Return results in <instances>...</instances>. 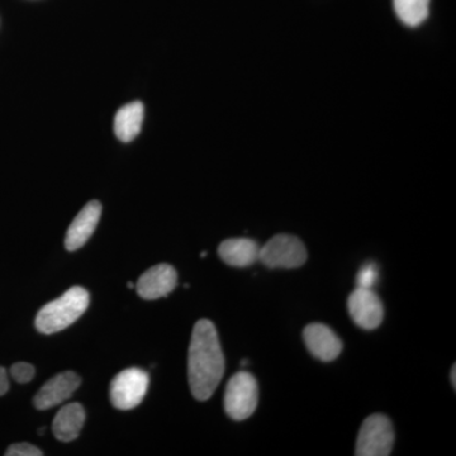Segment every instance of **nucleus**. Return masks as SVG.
Instances as JSON below:
<instances>
[{
	"mask_svg": "<svg viewBox=\"0 0 456 456\" xmlns=\"http://www.w3.org/2000/svg\"><path fill=\"white\" fill-rule=\"evenodd\" d=\"M224 374V355L217 330L202 318L194 325L188 354V379L197 401H207L217 389Z\"/></svg>",
	"mask_w": 456,
	"mask_h": 456,
	"instance_id": "nucleus-1",
	"label": "nucleus"
},
{
	"mask_svg": "<svg viewBox=\"0 0 456 456\" xmlns=\"http://www.w3.org/2000/svg\"><path fill=\"white\" fill-rule=\"evenodd\" d=\"M89 302L90 297L86 288H70L55 301L41 308L36 316V329L45 335L62 331L86 314Z\"/></svg>",
	"mask_w": 456,
	"mask_h": 456,
	"instance_id": "nucleus-2",
	"label": "nucleus"
},
{
	"mask_svg": "<svg viewBox=\"0 0 456 456\" xmlns=\"http://www.w3.org/2000/svg\"><path fill=\"white\" fill-rule=\"evenodd\" d=\"M259 387L253 374L239 371L228 380L224 392V411L235 421L248 419L257 407Z\"/></svg>",
	"mask_w": 456,
	"mask_h": 456,
	"instance_id": "nucleus-3",
	"label": "nucleus"
},
{
	"mask_svg": "<svg viewBox=\"0 0 456 456\" xmlns=\"http://www.w3.org/2000/svg\"><path fill=\"white\" fill-rule=\"evenodd\" d=\"M305 244L298 237L277 235L260 246L259 261L270 269H296L307 261Z\"/></svg>",
	"mask_w": 456,
	"mask_h": 456,
	"instance_id": "nucleus-4",
	"label": "nucleus"
},
{
	"mask_svg": "<svg viewBox=\"0 0 456 456\" xmlns=\"http://www.w3.org/2000/svg\"><path fill=\"white\" fill-rule=\"evenodd\" d=\"M395 443L391 419L379 413L369 416L359 431L355 455L388 456Z\"/></svg>",
	"mask_w": 456,
	"mask_h": 456,
	"instance_id": "nucleus-5",
	"label": "nucleus"
},
{
	"mask_svg": "<svg viewBox=\"0 0 456 456\" xmlns=\"http://www.w3.org/2000/svg\"><path fill=\"white\" fill-rule=\"evenodd\" d=\"M149 374L139 368H128L113 378L110 402L117 410L130 411L139 406L149 388Z\"/></svg>",
	"mask_w": 456,
	"mask_h": 456,
	"instance_id": "nucleus-6",
	"label": "nucleus"
},
{
	"mask_svg": "<svg viewBox=\"0 0 456 456\" xmlns=\"http://www.w3.org/2000/svg\"><path fill=\"white\" fill-rule=\"evenodd\" d=\"M347 308L354 322L364 330H375L382 325L384 308L373 289L356 288L347 299Z\"/></svg>",
	"mask_w": 456,
	"mask_h": 456,
	"instance_id": "nucleus-7",
	"label": "nucleus"
},
{
	"mask_svg": "<svg viewBox=\"0 0 456 456\" xmlns=\"http://www.w3.org/2000/svg\"><path fill=\"white\" fill-rule=\"evenodd\" d=\"M178 285V273L169 264H159L141 275L136 284L137 293L147 301L163 298Z\"/></svg>",
	"mask_w": 456,
	"mask_h": 456,
	"instance_id": "nucleus-8",
	"label": "nucleus"
},
{
	"mask_svg": "<svg viewBox=\"0 0 456 456\" xmlns=\"http://www.w3.org/2000/svg\"><path fill=\"white\" fill-rule=\"evenodd\" d=\"M80 384L82 378L74 371L57 374L41 387L40 391L33 398V404L40 411L50 410L70 398L79 388Z\"/></svg>",
	"mask_w": 456,
	"mask_h": 456,
	"instance_id": "nucleus-9",
	"label": "nucleus"
},
{
	"mask_svg": "<svg viewBox=\"0 0 456 456\" xmlns=\"http://www.w3.org/2000/svg\"><path fill=\"white\" fill-rule=\"evenodd\" d=\"M305 346L321 362H332L342 351L341 338L323 323H311L303 331Z\"/></svg>",
	"mask_w": 456,
	"mask_h": 456,
	"instance_id": "nucleus-10",
	"label": "nucleus"
},
{
	"mask_svg": "<svg viewBox=\"0 0 456 456\" xmlns=\"http://www.w3.org/2000/svg\"><path fill=\"white\" fill-rule=\"evenodd\" d=\"M102 215V204L92 200L84 206L79 215L74 218L65 236V248L68 251H77L88 242L94 233Z\"/></svg>",
	"mask_w": 456,
	"mask_h": 456,
	"instance_id": "nucleus-11",
	"label": "nucleus"
},
{
	"mask_svg": "<svg viewBox=\"0 0 456 456\" xmlns=\"http://www.w3.org/2000/svg\"><path fill=\"white\" fill-rule=\"evenodd\" d=\"M220 257L227 265L246 268L259 261L260 246L253 239H228L218 248Z\"/></svg>",
	"mask_w": 456,
	"mask_h": 456,
	"instance_id": "nucleus-12",
	"label": "nucleus"
},
{
	"mask_svg": "<svg viewBox=\"0 0 456 456\" xmlns=\"http://www.w3.org/2000/svg\"><path fill=\"white\" fill-rule=\"evenodd\" d=\"M84 424H86V411L82 404H66L53 419V435L57 440L70 443V441L77 439Z\"/></svg>",
	"mask_w": 456,
	"mask_h": 456,
	"instance_id": "nucleus-13",
	"label": "nucleus"
},
{
	"mask_svg": "<svg viewBox=\"0 0 456 456\" xmlns=\"http://www.w3.org/2000/svg\"><path fill=\"white\" fill-rule=\"evenodd\" d=\"M145 108L141 102H131L119 108L114 117V134L122 142L128 143L139 136L142 128Z\"/></svg>",
	"mask_w": 456,
	"mask_h": 456,
	"instance_id": "nucleus-14",
	"label": "nucleus"
},
{
	"mask_svg": "<svg viewBox=\"0 0 456 456\" xmlns=\"http://www.w3.org/2000/svg\"><path fill=\"white\" fill-rule=\"evenodd\" d=\"M395 13L404 25L416 27L430 14V0H393Z\"/></svg>",
	"mask_w": 456,
	"mask_h": 456,
	"instance_id": "nucleus-15",
	"label": "nucleus"
},
{
	"mask_svg": "<svg viewBox=\"0 0 456 456\" xmlns=\"http://www.w3.org/2000/svg\"><path fill=\"white\" fill-rule=\"evenodd\" d=\"M378 278H379L378 266L374 263H367L360 268L358 275H356V285L359 288L373 289L374 285L377 284Z\"/></svg>",
	"mask_w": 456,
	"mask_h": 456,
	"instance_id": "nucleus-16",
	"label": "nucleus"
},
{
	"mask_svg": "<svg viewBox=\"0 0 456 456\" xmlns=\"http://www.w3.org/2000/svg\"><path fill=\"white\" fill-rule=\"evenodd\" d=\"M35 367L28 362H20L12 365L11 375L17 383L26 384L31 382L35 377Z\"/></svg>",
	"mask_w": 456,
	"mask_h": 456,
	"instance_id": "nucleus-17",
	"label": "nucleus"
},
{
	"mask_svg": "<svg viewBox=\"0 0 456 456\" xmlns=\"http://www.w3.org/2000/svg\"><path fill=\"white\" fill-rule=\"evenodd\" d=\"M7 456H42L44 452L40 449L36 448L35 445H31L28 443H18L9 446Z\"/></svg>",
	"mask_w": 456,
	"mask_h": 456,
	"instance_id": "nucleus-18",
	"label": "nucleus"
},
{
	"mask_svg": "<svg viewBox=\"0 0 456 456\" xmlns=\"http://www.w3.org/2000/svg\"><path fill=\"white\" fill-rule=\"evenodd\" d=\"M9 389L8 373L4 368L0 367V397L4 395Z\"/></svg>",
	"mask_w": 456,
	"mask_h": 456,
	"instance_id": "nucleus-19",
	"label": "nucleus"
},
{
	"mask_svg": "<svg viewBox=\"0 0 456 456\" xmlns=\"http://www.w3.org/2000/svg\"><path fill=\"white\" fill-rule=\"evenodd\" d=\"M455 375H456V367L454 365V367H452V377H450V378H452V387H454V388H456V377H455Z\"/></svg>",
	"mask_w": 456,
	"mask_h": 456,
	"instance_id": "nucleus-20",
	"label": "nucleus"
},
{
	"mask_svg": "<svg viewBox=\"0 0 456 456\" xmlns=\"http://www.w3.org/2000/svg\"><path fill=\"white\" fill-rule=\"evenodd\" d=\"M206 255H207V253H202V254H200V256L204 257V256H206Z\"/></svg>",
	"mask_w": 456,
	"mask_h": 456,
	"instance_id": "nucleus-21",
	"label": "nucleus"
}]
</instances>
